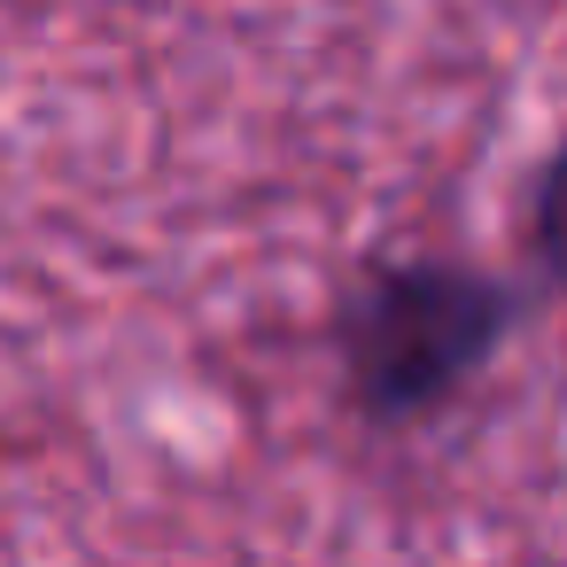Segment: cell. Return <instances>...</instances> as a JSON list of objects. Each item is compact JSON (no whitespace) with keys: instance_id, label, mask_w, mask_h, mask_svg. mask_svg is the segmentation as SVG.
I'll use <instances>...</instances> for the list:
<instances>
[{"instance_id":"6da1fadb","label":"cell","mask_w":567,"mask_h":567,"mask_svg":"<svg viewBox=\"0 0 567 567\" xmlns=\"http://www.w3.org/2000/svg\"><path fill=\"white\" fill-rule=\"evenodd\" d=\"M505 334V288L474 265L412 257L358 280L334 327L342 389L365 420H427L443 412L497 350Z\"/></svg>"},{"instance_id":"7a4b0ae2","label":"cell","mask_w":567,"mask_h":567,"mask_svg":"<svg viewBox=\"0 0 567 567\" xmlns=\"http://www.w3.org/2000/svg\"><path fill=\"white\" fill-rule=\"evenodd\" d=\"M528 249H536V265L567 288V148L544 164V179H536V203H528Z\"/></svg>"}]
</instances>
